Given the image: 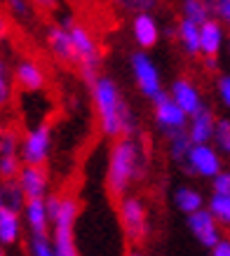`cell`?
<instances>
[{"instance_id": "6da1fadb", "label": "cell", "mask_w": 230, "mask_h": 256, "mask_svg": "<svg viewBox=\"0 0 230 256\" xmlns=\"http://www.w3.org/2000/svg\"><path fill=\"white\" fill-rule=\"evenodd\" d=\"M92 90L94 110L99 118V130L108 139L120 136H136L138 134V118L130 104L124 101L120 87L110 76H96L90 85Z\"/></svg>"}, {"instance_id": "7a4b0ae2", "label": "cell", "mask_w": 230, "mask_h": 256, "mask_svg": "<svg viewBox=\"0 0 230 256\" xmlns=\"http://www.w3.org/2000/svg\"><path fill=\"white\" fill-rule=\"evenodd\" d=\"M148 172V153L141 136H120L115 139L108 153L106 188L113 198H122L130 188L138 184Z\"/></svg>"}, {"instance_id": "3957f363", "label": "cell", "mask_w": 230, "mask_h": 256, "mask_svg": "<svg viewBox=\"0 0 230 256\" xmlns=\"http://www.w3.org/2000/svg\"><path fill=\"white\" fill-rule=\"evenodd\" d=\"M80 216V202L73 195H59L56 212L50 221V240L54 256H80L76 242V221Z\"/></svg>"}, {"instance_id": "277c9868", "label": "cell", "mask_w": 230, "mask_h": 256, "mask_svg": "<svg viewBox=\"0 0 230 256\" xmlns=\"http://www.w3.org/2000/svg\"><path fill=\"white\" fill-rule=\"evenodd\" d=\"M70 38V45H73V54H76V66L80 68V76L87 85H92L94 78L99 76L101 62H104V52H101V45L96 42L90 28L82 26V24L73 22L66 28Z\"/></svg>"}, {"instance_id": "5b68a950", "label": "cell", "mask_w": 230, "mask_h": 256, "mask_svg": "<svg viewBox=\"0 0 230 256\" xmlns=\"http://www.w3.org/2000/svg\"><path fill=\"white\" fill-rule=\"evenodd\" d=\"M118 218H120V226H122V233L127 235V240L138 244V242L146 240L148 230H150V224H148V210L144 200L136 198V195H122L118 198Z\"/></svg>"}, {"instance_id": "8992f818", "label": "cell", "mask_w": 230, "mask_h": 256, "mask_svg": "<svg viewBox=\"0 0 230 256\" xmlns=\"http://www.w3.org/2000/svg\"><path fill=\"white\" fill-rule=\"evenodd\" d=\"M52 153V124L38 122L19 139V160L22 164H45Z\"/></svg>"}, {"instance_id": "52a82bcc", "label": "cell", "mask_w": 230, "mask_h": 256, "mask_svg": "<svg viewBox=\"0 0 230 256\" xmlns=\"http://www.w3.org/2000/svg\"><path fill=\"white\" fill-rule=\"evenodd\" d=\"M130 68H132V76H134V82H136L138 92L144 94L146 99L153 101L155 96H160L164 92L162 87V76H160V68L155 66L153 56L138 50V52H132L130 54Z\"/></svg>"}, {"instance_id": "ba28073f", "label": "cell", "mask_w": 230, "mask_h": 256, "mask_svg": "<svg viewBox=\"0 0 230 256\" xmlns=\"http://www.w3.org/2000/svg\"><path fill=\"white\" fill-rule=\"evenodd\" d=\"M181 170L190 176L212 178L223 170V156L212 144H190Z\"/></svg>"}, {"instance_id": "9c48e42d", "label": "cell", "mask_w": 230, "mask_h": 256, "mask_svg": "<svg viewBox=\"0 0 230 256\" xmlns=\"http://www.w3.org/2000/svg\"><path fill=\"white\" fill-rule=\"evenodd\" d=\"M153 120L158 124V130L162 132V136H169V134H174V132H184L186 122H188V116L169 99L167 90H164L160 96L153 99Z\"/></svg>"}, {"instance_id": "30bf717a", "label": "cell", "mask_w": 230, "mask_h": 256, "mask_svg": "<svg viewBox=\"0 0 230 256\" xmlns=\"http://www.w3.org/2000/svg\"><path fill=\"white\" fill-rule=\"evenodd\" d=\"M19 170V134L5 127L0 134V181H14Z\"/></svg>"}, {"instance_id": "8fae6325", "label": "cell", "mask_w": 230, "mask_h": 256, "mask_svg": "<svg viewBox=\"0 0 230 256\" xmlns=\"http://www.w3.org/2000/svg\"><path fill=\"white\" fill-rule=\"evenodd\" d=\"M16 186L22 188V193L28 198H45L50 190V174L45 164H22V170L16 174Z\"/></svg>"}, {"instance_id": "7c38bea8", "label": "cell", "mask_w": 230, "mask_h": 256, "mask_svg": "<svg viewBox=\"0 0 230 256\" xmlns=\"http://www.w3.org/2000/svg\"><path fill=\"white\" fill-rule=\"evenodd\" d=\"M167 94H169V99L174 101L186 116H192V113H195L198 108H202V104H204L200 87L195 85L190 78H186V76H181V78L174 80V82L169 85Z\"/></svg>"}, {"instance_id": "4fadbf2b", "label": "cell", "mask_w": 230, "mask_h": 256, "mask_svg": "<svg viewBox=\"0 0 230 256\" xmlns=\"http://www.w3.org/2000/svg\"><path fill=\"white\" fill-rule=\"evenodd\" d=\"M188 228H190V233L195 235V240L207 249H212L216 242L223 238V228L212 218V214H209L204 207L198 212H192V214H188Z\"/></svg>"}, {"instance_id": "5bb4252c", "label": "cell", "mask_w": 230, "mask_h": 256, "mask_svg": "<svg viewBox=\"0 0 230 256\" xmlns=\"http://www.w3.org/2000/svg\"><path fill=\"white\" fill-rule=\"evenodd\" d=\"M132 36H134V42L138 45V50H153L158 42H160V22L153 12H138V14L132 16Z\"/></svg>"}, {"instance_id": "9a60e30c", "label": "cell", "mask_w": 230, "mask_h": 256, "mask_svg": "<svg viewBox=\"0 0 230 256\" xmlns=\"http://www.w3.org/2000/svg\"><path fill=\"white\" fill-rule=\"evenodd\" d=\"M12 82L22 87L24 92H42L47 85V73L36 59H22L12 70Z\"/></svg>"}, {"instance_id": "2e32d148", "label": "cell", "mask_w": 230, "mask_h": 256, "mask_svg": "<svg viewBox=\"0 0 230 256\" xmlns=\"http://www.w3.org/2000/svg\"><path fill=\"white\" fill-rule=\"evenodd\" d=\"M216 110L209 104H202V108H198L192 116H188L186 122V134L190 144H209L212 141V132L216 124Z\"/></svg>"}, {"instance_id": "e0dca14e", "label": "cell", "mask_w": 230, "mask_h": 256, "mask_svg": "<svg viewBox=\"0 0 230 256\" xmlns=\"http://www.w3.org/2000/svg\"><path fill=\"white\" fill-rule=\"evenodd\" d=\"M45 42H47V50L52 52V56L56 62L66 64V66H73V64H76V54H73V45H70L68 31L64 28L62 24H50V26H47Z\"/></svg>"}, {"instance_id": "ac0fdd59", "label": "cell", "mask_w": 230, "mask_h": 256, "mask_svg": "<svg viewBox=\"0 0 230 256\" xmlns=\"http://www.w3.org/2000/svg\"><path fill=\"white\" fill-rule=\"evenodd\" d=\"M22 221L28 228V235H50V216H47L45 198H28L24 202Z\"/></svg>"}, {"instance_id": "d6986e66", "label": "cell", "mask_w": 230, "mask_h": 256, "mask_svg": "<svg viewBox=\"0 0 230 256\" xmlns=\"http://www.w3.org/2000/svg\"><path fill=\"white\" fill-rule=\"evenodd\" d=\"M226 42V26L218 19L209 16L200 24V56H218Z\"/></svg>"}, {"instance_id": "ffe728a7", "label": "cell", "mask_w": 230, "mask_h": 256, "mask_svg": "<svg viewBox=\"0 0 230 256\" xmlns=\"http://www.w3.org/2000/svg\"><path fill=\"white\" fill-rule=\"evenodd\" d=\"M174 38H176L178 47H181V52L186 56H190V59L200 56V26L198 24L178 16L176 28H174Z\"/></svg>"}, {"instance_id": "44dd1931", "label": "cell", "mask_w": 230, "mask_h": 256, "mask_svg": "<svg viewBox=\"0 0 230 256\" xmlns=\"http://www.w3.org/2000/svg\"><path fill=\"white\" fill-rule=\"evenodd\" d=\"M22 214L8 207H0V244L2 247H12L22 240Z\"/></svg>"}, {"instance_id": "7402d4cb", "label": "cell", "mask_w": 230, "mask_h": 256, "mask_svg": "<svg viewBox=\"0 0 230 256\" xmlns=\"http://www.w3.org/2000/svg\"><path fill=\"white\" fill-rule=\"evenodd\" d=\"M174 207H176L181 214L188 216V214H192V212H198L204 207V195L192 186H178L176 190H174Z\"/></svg>"}, {"instance_id": "603a6c76", "label": "cell", "mask_w": 230, "mask_h": 256, "mask_svg": "<svg viewBox=\"0 0 230 256\" xmlns=\"http://www.w3.org/2000/svg\"><path fill=\"white\" fill-rule=\"evenodd\" d=\"M178 14L181 19H188L200 26L212 16V12H209L207 0H178Z\"/></svg>"}, {"instance_id": "cb8c5ba5", "label": "cell", "mask_w": 230, "mask_h": 256, "mask_svg": "<svg viewBox=\"0 0 230 256\" xmlns=\"http://www.w3.org/2000/svg\"><path fill=\"white\" fill-rule=\"evenodd\" d=\"M204 210L212 214V218H214L221 228H228L230 226V195L212 193V198L207 200V207H204Z\"/></svg>"}, {"instance_id": "d4e9b609", "label": "cell", "mask_w": 230, "mask_h": 256, "mask_svg": "<svg viewBox=\"0 0 230 256\" xmlns=\"http://www.w3.org/2000/svg\"><path fill=\"white\" fill-rule=\"evenodd\" d=\"M24 202H26V195L16 186V181H0V207H8L22 214Z\"/></svg>"}, {"instance_id": "484cf974", "label": "cell", "mask_w": 230, "mask_h": 256, "mask_svg": "<svg viewBox=\"0 0 230 256\" xmlns=\"http://www.w3.org/2000/svg\"><path fill=\"white\" fill-rule=\"evenodd\" d=\"M164 139H167V153H169V158H172L176 164H184L186 153H188V148H190V139H188L186 130H184V132L169 134V136H164Z\"/></svg>"}, {"instance_id": "4316f807", "label": "cell", "mask_w": 230, "mask_h": 256, "mask_svg": "<svg viewBox=\"0 0 230 256\" xmlns=\"http://www.w3.org/2000/svg\"><path fill=\"white\" fill-rule=\"evenodd\" d=\"M209 144L221 156H230V120L228 118H216L214 132H212V141Z\"/></svg>"}, {"instance_id": "83f0119b", "label": "cell", "mask_w": 230, "mask_h": 256, "mask_svg": "<svg viewBox=\"0 0 230 256\" xmlns=\"http://www.w3.org/2000/svg\"><path fill=\"white\" fill-rule=\"evenodd\" d=\"M120 12L138 14V12H155L162 5V0H110Z\"/></svg>"}, {"instance_id": "f1b7e54d", "label": "cell", "mask_w": 230, "mask_h": 256, "mask_svg": "<svg viewBox=\"0 0 230 256\" xmlns=\"http://www.w3.org/2000/svg\"><path fill=\"white\" fill-rule=\"evenodd\" d=\"M14 94V82H12V70H10L8 62L0 56V108H5Z\"/></svg>"}, {"instance_id": "f546056e", "label": "cell", "mask_w": 230, "mask_h": 256, "mask_svg": "<svg viewBox=\"0 0 230 256\" xmlns=\"http://www.w3.org/2000/svg\"><path fill=\"white\" fill-rule=\"evenodd\" d=\"M28 256H54L50 235H31L28 238Z\"/></svg>"}, {"instance_id": "4dcf8cb0", "label": "cell", "mask_w": 230, "mask_h": 256, "mask_svg": "<svg viewBox=\"0 0 230 256\" xmlns=\"http://www.w3.org/2000/svg\"><path fill=\"white\" fill-rule=\"evenodd\" d=\"M209 12H212V16L218 19L223 26L230 24V0H212V2H209Z\"/></svg>"}, {"instance_id": "1f68e13d", "label": "cell", "mask_w": 230, "mask_h": 256, "mask_svg": "<svg viewBox=\"0 0 230 256\" xmlns=\"http://www.w3.org/2000/svg\"><path fill=\"white\" fill-rule=\"evenodd\" d=\"M5 5L16 19H28L33 14V5L31 0H5Z\"/></svg>"}, {"instance_id": "d6a6232c", "label": "cell", "mask_w": 230, "mask_h": 256, "mask_svg": "<svg viewBox=\"0 0 230 256\" xmlns=\"http://www.w3.org/2000/svg\"><path fill=\"white\" fill-rule=\"evenodd\" d=\"M216 96L223 106H230V76L228 73H218L216 76Z\"/></svg>"}, {"instance_id": "836d02e7", "label": "cell", "mask_w": 230, "mask_h": 256, "mask_svg": "<svg viewBox=\"0 0 230 256\" xmlns=\"http://www.w3.org/2000/svg\"><path fill=\"white\" fill-rule=\"evenodd\" d=\"M212 181V193H221V195H230V172L221 170L216 176L209 178Z\"/></svg>"}, {"instance_id": "e575fe53", "label": "cell", "mask_w": 230, "mask_h": 256, "mask_svg": "<svg viewBox=\"0 0 230 256\" xmlns=\"http://www.w3.org/2000/svg\"><path fill=\"white\" fill-rule=\"evenodd\" d=\"M212 256H230V240L223 235L221 240L212 247Z\"/></svg>"}, {"instance_id": "d590c367", "label": "cell", "mask_w": 230, "mask_h": 256, "mask_svg": "<svg viewBox=\"0 0 230 256\" xmlns=\"http://www.w3.org/2000/svg\"><path fill=\"white\" fill-rule=\"evenodd\" d=\"M31 5H36L42 12H54V10L59 8V0H31Z\"/></svg>"}, {"instance_id": "8d00e7d4", "label": "cell", "mask_w": 230, "mask_h": 256, "mask_svg": "<svg viewBox=\"0 0 230 256\" xmlns=\"http://www.w3.org/2000/svg\"><path fill=\"white\" fill-rule=\"evenodd\" d=\"M202 64H204V68L216 73L218 70V56H202Z\"/></svg>"}, {"instance_id": "74e56055", "label": "cell", "mask_w": 230, "mask_h": 256, "mask_svg": "<svg viewBox=\"0 0 230 256\" xmlns=\"http://www.w3.org/2000/svg\"><path fill=\"white\" fill-rule=\"evenodd\" d=\"M8 28H10V24L0 16V38H5V36H8Z\"/></svg>"}, {"instance_id": "f35d334b", "label": "cell", "mask_w": 230, "mask_h": 256, "mask_svg": "<svg viewBox=\"0 0 230 256\" xmlns=\"http://www.w3.org/2000/svg\"><path fill=\"white\" fill-rule=\"evenodd\" d=\"M127 256H146V254H141L138 249H132V252H127Z\"/></svg>"}, {"instance_id": "ab89813d", "label": "cell", "mask_w": 230, "mask_h": 256, "mask_svg": "<svg viewBox=\"0 0 230 256\" xmlns=\"http://www.w3.org/2000/svg\"><path fill=\"white\" fill-rule=\"evenodd\" d=\"M0 256H8V252H5V247L0 244Z\"/></svg>"}, {"instance_id": "60d3db41", "label": "cell", "mask_w": 230, "mask_h": 256, "mask_svg": "<svg viewBox=\"0 0 230 256\" xmlns=\"http://www.w3.org/2000/svg\"><path fill=\"white\" fill-rule=\"evenodd\" d=\"M2 130H5V124H2V122H0V134H2Z\"/></svg>"}]
</instances>
